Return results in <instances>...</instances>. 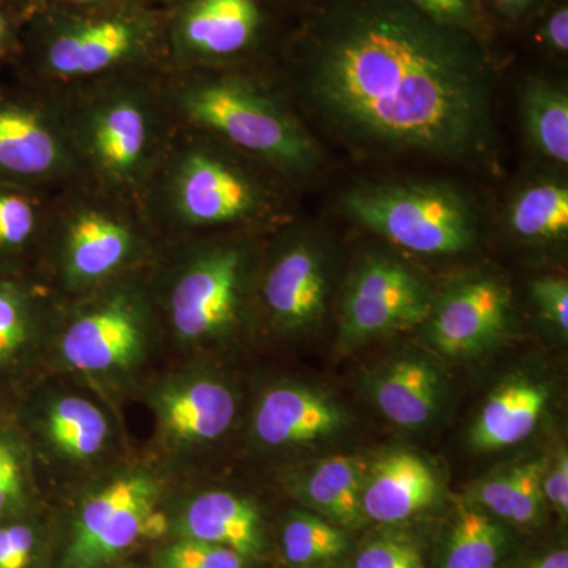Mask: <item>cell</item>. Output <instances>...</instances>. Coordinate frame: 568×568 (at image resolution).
I'll list each match as a JSON object with an SVG mask.
<instances>
[{
  "instance_id": "9a60e30c",
  "label": "cell",
  "mask_w": 568,
  "mask_h": 568,
  "mask_svg": "<svg viewBox=\"0 0 568 568\" xmlns=\"http://www.w3.org/2000/svg\"><path fill=\"white\" fill-rule=\"evenodd\" d=\"M511 291L495 276H469L447 290L426 317L428 338L447 357H467L496 345L510 327Z\"/></svg>"
},
{
  "instance_id": "d6986e66",
  "label": "cell",
  "mask_w": 568,
  "mask_h": 568,
  "mask_svg": "<svg viewBox=\"0 0 568 568\" xmlns=\"http://www.w3.org/2000/svg\"><path fill=\"white\" fill-rule=\"evenodd\" d=\"M182 537L234 549L254 559L264 549L263 518L250 500L230 491H205L186 504Z\"/></svg>"
},
{
  "instance_id": "f546056e",
  "label": "cell",
  "mask_w": 568,
  "mask_h": 568,
  "mask_svg": "<svg viewBox=\"0 0 568 568\" xmlns=\"http://www.w3.org/2000/svg\"><path fill=\"white\" fill-rule=\"evenodd\" d=\"M36 302L24 283L0 278V362L28 345L36 327Z\"/></svg>"
},
{
  "instance_id": "e0dca14e",
  "label": "cell",
  "mask_w": 568,
  "mask_h": 568,
  "mask_svg": "<svg viewBox=\"0 0 568 568\" xmlns=\"http://www.w3.org/2000/svg\"><path fill=\"white\" fill-rule=\"evenodd\" d=\"M345 424V414L328 396L302 386L268 388L253 413V435L271 448L308 446Z\"/></svg>"
},
{
  "instance_id": "8fae6325",
  "label": "cell",
  "mask_w": 568,
  "mask_h": 568,
  "mask_svg": "<svg viewBox=\"0 0 568 568\" xmlns=\"http://www.w3.org/2000/svg\"><path fill=\"white\" fill-rule=\"evenodd\" d=\"M0 183L50 194L84 185L47 92L0 85Z\"/></svg>"
},
{
  "instance_id": "7bdbcfd3",
  "label": "cell",
  "mask_w": 568,
  "mask_h": 568,
  "mask_svg": "<svg viewBox=\"0 0 568 568\" xmlns=\"http://www.w3.org/2000/svg\"><path fill=\"white\" fill-rule=\"evenodd\" d=\"M274 2L283 11H291L297 18L306 10L312 9L320 0H274Z\"/></svg>"
},
{
  "instance_id": "2e32d148",
  "label": "cell",
  "mask_w": 568,
  "mask_h": 568,
  "mask_svg": "<svg viewBox=\"0 0 568 568\" xmlns=\"http://www.w3.org/2000/svg\"><path fill=\"white\" fill-rule=\"evenodd\" d=\"M151 406L160 435L171 446L215 443L231 428L237 410L233 390L209 375H179L153 390Z\"/></svg>"
},
{
  "instance_id": "f6af8a7d",
  "label": "cell",
  "mask_w": 568,
  "mask_h": 568,
  "mask_svg": "<svg viewBox=\"0 0 568 568\" xmlns=\"http://www.w3.org/2000/svg\"><path fill=\"white\" fill-rule=\"evenodd\" d=\"M129 2L140 3V6L156 7V9H162V7L164 6V3L168 2V0H129Z\"/></svg>"
},
{
  "instance_id": "6da1fadb",
  "label": "cell",
  "mask_w": 568,
  "mask_h": 568,
  "mask_svg": "<svg viewBox=\"0 0 568 568\" xmlns=\"http://www.w3.org/2000/svg\"><path fill=\"white\" fill-rule=\"evenodd\" d=\"M280 58L302 103L365 155L488 163L496 67L487 44L405 0H320Z\"/></svg>"
},
{
  "instance_id": "30bf717a",
  "label": "cell",
  "mask_w": 568,
  "mask_h": 568,
  "mask_svg": "<svg viewBox=\"0 0 568 568\" xmlns=\"http://www.w3.org/2000/svg\"><path fill=\"white\" fill-rule=\"evenodd\" d=\"M85 295L63 324V361L85 375L130 372L148 354L155 327L148 291L119 276Z\"/></svg>"
},
{
  "instance_id": "ee69618b",
  "label": "cell",
  "mask_w": 568,
  "mask_h": 568,
  "mask_svg": "<svg viewBox=\"0 0 568 568\" xmlns=\"http://www.w3.org/2000/svg\"><path fill=\"white\" fill-rule=\"evenodd\" d=\"M48 2L70 7V9H97V7L108 6L115 0H48Z\"/></svg>"
},
{
  "instance_id": "3957f363",
  "label": "cell",
  "mask_w": 568,
  "mask_h": 568,
  "mask_svg": "<svg viewBox=\"0 0 568 568\" xmlns=\"http://www.w3.org/2000/svg\"><path fill=\"white\" fill-rule=\"evenodd\" d=\"M39 91L126 73H163V10L115 0L97 9L47 2L22 26L13 61Z\"/></svg>"
},
{
  "instance_id": "8992f818",
  "label": "cell",
  "mask_w": 568,
  "mask_h": 568,
  "mask_svg": "<svg viewBox=\"0 0 568 568\" xmlns=\"http://www.w3.org/2000/svg\"><path fill=\"white\" fill-rule=\"evenodd\" d=\"M163 274L162 312L175 342L205 346L233 335L244 317L253 250L241 237L181 246Z\"/></svg>"
},
{
  "instance_id": "b9f144b4",
  "label": "cell",
  "mask_w": 568,
  "mask_h": 568,
  "mask_svg": "<svg viewBox=\"0 0 568 568\" xmlns=\"http://www.w3.org/2000/svg\"><path fill=\"white\" fill-rule=\"evenodd\" d=\"M526 568H568L567 549H556Z\"/></svg>"
},
{
  "instance_id": "7a4b0ae2",
  "label": "cell",
  "mask_w": 568,
  "mask_h": 568,
  "mask_svg": "<svg viewBox=\"0 0 568 568\" xmlns=\"http://www.w3.org/2000/svg\"><path fill=\"white\" fill-rule=\"evenodd\" d=\"M162 73H126L43 91L65 132L84 185L138 205L178 129Z\"/></svg>"
},
{
  "instance_id": "d4e9b609",
  "label": "cell",
  "mask_w": 568,
  "mask_h": 568,
  "mask_svg": "<svg viewBox=\"0 0 568 568\" xmlns=\"http://www.w3.org/2000/svg\"><path fill=\"white\" fill-rule=\"evenodd\" d=\"M511 234L528 244H556L568 235L566 183L540 179L519 190L507 212Z\"/></svg>"
},
{
  "instance_id": "836d02e7",
  "label": "cell",
  "mask_w": 568,
  "mask_h": 568,
  "mask_svg": "<svg viewBox=\"0 0 568 568\" xmlns=\"http://www.w3.org/2000/svg\"><path fill=\"white\" fill-rule=\"evenodd\" d=\"M354 568H425L424 552L410 537H377L358 552Z\"/></svg>"
},
{
  "instance_id": "d590c367",
  "label": "cell",
  "mask_w": 568,
  "mask_h": 568,
  "mask_svg": "<svg viewBox=\"0 0 568 568\" xmlns=\"http://www.w3.org/2000/svg\"><path fill=\"white\" fill-rule=\"evenodd\" d=\"M530 294L541 315L559 332H568V282L562 276H540L530 283Z\"/></svg>"
},
{
  "instance_id": "52a82bcc",
  "label": "cell",
  "mask_w": 568,
  "mask_h": 568,
  "mask_svg": "<svg viewBox=\"0 0 568 568\" xmlns=\"http://www.w3.org/2000/svg\"><path fill=\"white\" fill-rule=\"evenodd\" d=\"M80 186L50 207L43 239L65 291L88 294L122 276L144 254L148 224L136 205L88 185L89 192L80 193Z\"/></svg>"
},
{
  "instance_id": "f1b7e54d",
  "label": "cell",
  "mask_w": 568,
  "mask_h": 568,
  "mask_svg": "<svg viewBox=\"0 0 568 568\" xmlns=\"http://www.w3.org/2000/svg\"><path fill=\"white\" fill-rule=\"evenodd\" d=\"M282 547L291 567L321 568L342 558L349 541L345 529L328 519L297 511L284 525Z\"/></svg>"
},
{
  "instance_id": "ba28073f",
  "label": "cell",
  "mask_w": 568,
  "mask_h": 568,
  "mask_svg": "<svg viewBox=\"0 0 568 568\" xmlns=\"http://www.w3.org/2000/svg\"><path fill=\"white\" fill-rule=\"evenodd\" d=\"M342 211L355 223L418 254L450 256L476 244V203L446 182H372L347 190Z\"/></svg>"
},
{
  "instance_id": "4fadbf2b",
  "label": "cell",
  "mask_w": 568,
  "mask_h": 568,
  "mask_svg": "<svg viewBox=\"0 0 568 568\" xmlns=\"http://www.w3.org/2000/svg\"><path fill=\"white\" fill-rule=\"evenodd\" d=\"M435 297L416 271L386 254L355 267L342 302L339 335L346 347L425 323Z\"/></svg>"
},
{
  "instance_id": "5bb4252c",
  "label": "cell",
  "mask_w": 568,
  "mask_h": 568,
  "mask_svg": "<svg viewBox=\"0 0 568 568\" xmlns=\"http://www.w3.org/2000/svg\"><path fill=\"white\" fill-rule=\"evenodd\" d=\"M261 295L280 331L301 334L316 327L328 297V261L320 239L306 233L286 237L265 267Z\"/></svg>"
},
{
  "instance_id": "d6a6232c",
  "label": "cell",
  "mask_w": 568,
  "mask_h": 568,
  "mask_svg": "<svg viewBox=\"0 0 568 568\" xmlns=\"http://www.w3.org/2000/svg\"><path fill=\"white\" fill-rule=\"evenodd\" d=\"M521 31L548 58L562 59L568 54V0H547Z\"/></svg>"
},
{
  "instance_id": "74e56055",
  "label": "cell",
  "mask_w": 568,
  "mask_h": 568,
  "mask_svg": "<svg viewBox=\"0 0 568 568\" xmlns=\"http://www.w3.org/2000/svg\"><path fill=\"white\" fill-rule=\"evenodd\" d=\"M37 548L31 526L10 525L0 528V568H29Z\"/></svg>"
},
{
  "instance_id": "8d00e7d4",
  "label": "cell",
  "mask_w": 568,
  "mask_h": 568,
  "mask_svg": "<svg viewBox=\"0 0 568 568\" xmlns=\"http://www.w3.org/2000/svg\"><path fill=\"white\" fill-rule=\"evenodd\" d=\"M496 36L499 31L517 32L541 9L547 0H480Z\"/></svg>"
},
{
  "instance_id": "ab89813d",
  "label": "cell",
  "mask_w": 568,
  "mask_h": 568,
  "mask_svg": "<svg viewBox=\"0 0 568 568\" xmlns=\"http://www.w3.org/2000/svg\"><path fill=\"white\" fill-rule=\"evenodd\" d=\"M24 21L9 10L0 9V58L11 62L20 48Z\"/></svg>"
},
{
  "instance_id": "e575fe53",
  "label": "cell",
  "mask_w": 568,
  "mask_h": 568,
  "mask_svg": "<svg viewBox=\"0 0 568 568\" xmlns=\"http://www.w3.org/2000/svg\"><path fill=\"white\" fill-rule=\"evenodd\" d=\"M24 462L13 440L0 437V515L13 510L24 497Z\"/></svg>"
},
{
  "instance_id": "5b68a950",
  "label": "cell",
  "mask_w": 568,
  "mask_h": 568,
  "mask_svg": "<svg viewBox=\"0 0 568 568\" xmlns=\"http://www.w3.org/2000/svg\"><path fill=\"white\" fill-rule=\"evenodd\" d=\"M246 160L207 134L178 126L138 211L148 226L175 234L245 226L275 215L271 183Z\"/></svg>"
},
{
  "instance_id": "9c48e42d",
  "label": "cell",
  "mask_w": 568,
  "mask_h": 568,
  "mask_svg": "<svg viewBox=\"0 0 568 568\" xmlns=\"http://www.w3.org/2000/svg\"><path fill=\"white\" fill-rule=\"evenodd\" d=\"M162 10L166 70L246 65L280 54L291 31L274 0H168Z\"/></svg>"
},
{
  "instance_id": "f35d334b",
  "label": "cell",
  "mask_w": 568,
  "mask_h": 568,
  "mask_svg": "<svg viewBox=\"0 0 568 568\" xmlns=\"http://www.w3.org/2000/svg\"><path fill=\"white\" fill-rule=\"evenodd\" d=\"M545 503L551 506L560 519H567L568 515V457L566 448L558 452V457L551 463V467L545 470L544 484Z\"/></svg>"
},
{
  "instance_id": "bcb514c9",
  "label": "cell",
  "mask_w": 568,
  "mask_h": 568,
  "mask_svg": "<svg viewBox=\"0 0 568 568\" xmlns=\"http://www.w3.org/2000/svg\"><path fill=\"white\" fill-rule=\"evenodd\" d=\"M6 59L0 58V70H2V67L6 65Z\"/></svg>"
},
{
  "instance_id": "83f0119b",
  "label": "cell",
  "mask_w": 568,
  "mask_h": 568,
  "mask_svg": "<svg viewBox=\"0 0 568 568\" xmlns=\"http://www.w3.org/2000/svg\"><path fill=\"white\" fill-rule=\"evenodd\" d=\"M50 207L48 194L0 183V261L21 256L41 242Z\"/></svg>"
},
{
  "instance_id": "1f68e13d",
  "label": "cell",
  "mask_w": 568,
  "mask_h": 568,
  "mask_svg": "<svg viewBox=\"0 0 568 568\" xmlns=\"http://www.w3.org/2000/svg\"><path fill=\"white\" fill-rule=\"evenodd\" d=\"M246 559L234 549L181 537L156 556L159 568H245Z\"/></svg>"
},
{
  "instance_id": "4dcf8cb0",
  "label": "cell",
  "mask_w": 568,
  "mask_h": 568,
  "mask_svg": "<svg viewBox=\"0 0 568 568\" xmlns=\"http://www.w3.org/2000/svg\"><path fill=\"white\" fill-rule=\"evenodd\" d=\"M410 7L447 28L457 29L493 50L496 32L480 0H405Z\"/></svg>"
},
{
  "instance_id": "277c9868",
  "label": "cell",
  "mask_w": 568,
  "mask_h": 568,
  "mask_svg": "<svg viewBox=\"0 0 568 568\" xmlns=\"http://www.w3.org/2000/svg\"><path fill=\"white\" fill-rule=\"evenodd\" d=\"M175 125L207 134L290 178L321 164L312 134L263 78L241 67L166 70L160 77Z\"/></svg>"
},
{
  "instance_id": "7c38bea8",
  "label": "cell",
  "mask_w": 568,
  "mask_h": 568,
  "mask_svg": "<svg viewBox=\"0 0 568 568\" xmlns=\"http://www.w3.org/2000/svg\"><path fill=\"white\" fill-rule=\"evenodd\" d=\"M156 485L144 473L112 478L82 504L74 523L67 568H99L133 547L142 536H159L166 528L155 514Z\"/></svg>"
},
{
  "instance_id": "4316f807",
  "label": "cell",
  "mask_w": 568,
  "mask_h": 568,
  "mask_svg": "<svg viewBox=\"0 0 568 568\" xmlns=\"http://www.w3.org/2000/svg\"><path fill=\"white\" fill-rule=\"evenodd\" d=\"M503 526L476 504H459L443 568H496L506 551Z\"/></svg>"
},
{
  "instance_id": "484cf974",
  "label": "cell",
  "mask_w": 568,
  "mask_h": 568,
  "mask_svg": "<svg viewBox=\"0 0 568 568\" xmlns=\"http://www.w3.org/2000/svg\"><path fill=\"white\" fill-rule=\"evenodd\" d=\"M547 467V459H532L481 481L474 491L476 506L515 525H534L544 511L541 484Z\"/></svg>"
},
{
  "instance_id": "603a6c76",
  "label": "cell",
  "mask_w": 568,
  "mask_h": 568,
  "mask_svg": "<svg viewBox=\"0 0 568 568\" xmlns=\"http://www.w3.org/2000/svg\"><path fill=\"white\" fill-rule=\"evenodd\" d=\"M364 481L365 476L357 459L328 458L306 476L302 484V496L339 528H358L366 521L362 508Z\"/></svg>"
},
{
  "instance_id": "7402d4cb",
  "label": "cell",
  "mask_w": 568,
  "mask_h": 568,
  "mask_svg": "<svg viewBox=\"0 0 568 568\" xmlns=\"http://www.w3.org/2000/svg\"><path fill=\"white\" fill-rule=\"evenodd\" d=\"M43 432L51 447L73 462L99 457L111 437L106 414L91 399L78 395H61L48 403Z\"/></svg>"
},
{
  "instance_id": "cb8c5ba5",
  "label": "cell",
  "mask_w": 568,
  "mask_h": 568,
  "mask_svg": "<svg viewBox=\"0 0 568 568\" xmlns=\"http://www.w3.org/2000/svg\"><path fill=\"white\" fill-rule=\"evenodd\" d=\"M521 92L526 136L541 156L568 163V95L560 82L530 77Z\"/></svg>"
},
{
  "instance_id": "60d3db41",
  "label": "cell",
  "mask_w": 568,
  "mask_h": 568,
  "mask_svg": "<svg viewBox=\"0 0 568 568\" xmlns=\"http://www.w3.org/2000/svg\"><path fill=\"white\" fill-rule=\"evenodd\" d=\"M48 0H0V9L9 10L18 14L22 20L31 17L33 11L39 10Z\"/></svg>"
},
{
  "instance_id": "44dd1931",
  "label": "cell",
  "mask_w": 568,
  "mask_h": 568,
  "mask_svg": "<svg viewBox=\"0 0 568 568\" xmlns=\"http://www.w3.org/2000/svg\"><path fill=\"white\" fill-rule=\"evenodd\" d=\"M548 402L541 384L519 377L497 387L470 429V443L478 450L517 446L536 432Z\"/></svg>"
},
{
  "instance_id": "ac0fdd59",
  "label": "cell",
  "mask_w": 568,
  "mask_h": 568,
  "mask_svg": "<svg viewBox=\"0 0 568 568\" xmlns=\"http://www.w3.org/2000/svg\"><path fill=\"white\" fill-rule=\"evenodd\" d=\"M439 481L432 467L410 452H394L365 477L362 508L366 519L398 525L432 507Z\"/></svg>"
},
{
  "instance_id": "ffe728a7",
  "label": "cell",
  "mask_w": 568,
  "mask_h": 568,
  "mask_svg": "<svg viewBox=\"0 0 568 568\" xmlns=\"http://www.w3.org/2000/svg\"><path fill=\"white\" fill-rule=\"evenodd\" d=\"M443 395V377L432 362L402 357L376 373L372 396L387 420L418 428L435 418Z\"/></svg>"
}]
</instances>
